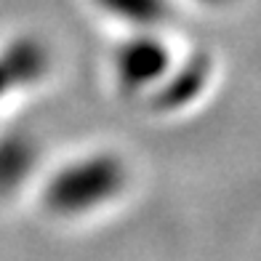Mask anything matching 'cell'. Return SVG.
Here are the masks:
<instances>
[{
  "label": "cell",
  "instance_id": "6da1fadb",
  "mask_svg": "<svg viewBox=\"0 0 261 261\" xmlns=\"http://www.w3.org/2000/svg\"><path fill=\"white\" fill-rule=\"evenodd\" d=\"M101 3L125 16H158L163 11V0H101Z\"/></svg>",
  "mask_w": 261,
  "mask_h": 261
}]
</instances>
